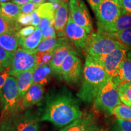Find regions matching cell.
I'll list each match as a JSON object with an SVG mask.
<instances>
[{"instance_id":"3","label":"cell","mask_w":131,"mask_h":131,"mask_svg":"<svg viewBox=\"0 0 131 131\" xmlns=\"http://www.w3.org/2000/svg\"><path fill=\"white\" fill-rule=\"evenodd\" d=\"M1 104V119L13 118L23 111L16 80L14 77L9 75L3 86Z\"/></svg>"},{"instance_id":"16","label":"cell","mask_w":131,"mask_h":131,"mask_svg":"<svg viewBox=\"0 0 131 131\" xmlns=\"http://www.w3.org/2000/svg\"><path fill=\"white\" fill-rule=\"evenodd\" d=\"M69 3L61 2L60 7L55 12L54 28L60 37L65 35L64 30L68 23L69 16Z\"/></svg>"},{"instance_id":"14","label":"cell","mask_w":131,"mask_h":131,"mask_svg":"<svg viewBox=\"0 0 131 131\" xmlns=\"http://www.w3.org/2000/svg\"><path fill=\"white\" fill-rule=\"evenodd\" d=\"M98 126L95 117L91 113H83L72 123L60 131H96Z\"/></svg>"},{"instance_id":"34","label":"cell","mask_w":131,"mask_h":131,"mask_svg":"<svg viewBox=\"0 0 131 131\" xmlns=\"http://www.w3.org/2000/svg\"><path fill=\"white\" fill-rule=\"evenodd\" d=\"M32 18L30 14H20L18 16L16 19V23L20 26H27L32 24Z\"/></svg>"},{"instance_id":"10","label":"cell","mask_w":131,"mask_h":131,"mask_svg":"<svg viewBox=\"0 0 131 131\" xmlns=\"http://www.w3.org/2000/svg\"><path fill=\"white\" fill-rule=\"evenodd\" d=\"M82 63L76 54H70L65 59L61 69L62 79L70 85L78 84L81 78Z\"/></svg>"},{"instance_id":"30","label":"cell","mask_w":131,"mask_h":131,"mask_svg":"<svg viewBox=\"0 0 131 131\" xmlns=\"http://www.w3.org/2000/svg\"><path fill=\"white\" fill-rule=\"evenodd\" d=\"M113 114H114L117 118L131 120V107L126 104H121L114 109Z\"/></svg>"},{"instance_id":"29","label":"cell","mask_w":131,"mask_h":131,"mask_svg":"<svg viewBox=\"0 0 131 131\" xmlns=\"http://www.w3.org/2000/svg\"><path fill=\"white\" fill-rule=\"evenodd\" d=\"M120 101L126 105L131 107V86L129 83L118 86Z\"/></svg>"},{"instance_id":"25","label":"cell","mask_w":131,"mask_h":131,"mask_svg":"<svg viewBox=\"0 0 131 131\" xmlns=\"http://www.w3.org/2000/svg\"><path fill=\"white\" fill-rule=\"evenodd\" d=\"M38 15L41 18H47L50 19L52 22L55 23V10L53 7L52 3H45L40 5L35 10Z\"/></svg>"},{"instance_id":"20","label":"cell","mask_w":131,"mask_h":131,"mask_svg":"<svg viewBox=\"0 0 131 131\" xmlns=\"http://www.w3.org/2000/svg\"><path fill=\"white\" fill-rule=\"evenodd\" d=\"M36 69H33L21 73L16 77V83L18 89L19 99L22 101L23 98L25 95L29 88L32 84L33 73Z\"/></svg>"},{"instance_id":"38","label":"cell","mask_w":131,"mask_h":131,"mask_svg":"<svg viewBox=\"0 0 131 131\" xmlns=\"http://www.w3.org/2000/svg\"><path fill=\"white\" fill-rule=\"evenodd\" d=\"M122 13H131V0H118Z\"/></svg>"},{"instance_id":"23","label":"cell","mask_w":131,"mask_h":131,"mask_svg":"<svg viewBox=\"0 0 131 131\" xmlns=\"http://www.w3.org/2000/svg\"><path fill=\"white\" fill-rule=\"evenodd\" d=\"M0 46L7 51L15 52L18 49V38L15 35H0Z\"/></svg>"},{"instance_id":"31","label":"cell","mask_w":131,"mask_h":131,"mask_svg":"<svg viewBox=\"0 0 131 131\" xmlns=\"http://www.w3.org/2000/svg\"><path fill=\"white\" fill-rule=\"evenodd\" d=\"M55 50L50 52H35V58L38 66L49 64L55 52Z\"/></svg>"},{"instance_id":"48","label":"cell","mask_w":131,"mask_h":131,"mask_svg":"<svg viewBox=\"0 0 131 131\" xmlns=\"http://www.w3.org/2000/svg\"><path fill=\"white\" fill-rule=\"evenodd\" d=\"M0 14H1V6H0Z\"/></svg>"},{"instance_id":"22","label":"cell","mask_w":131,"mask_h":131,"mask_svg":"<svg viewBox=\"0 0 131 131\" xmlns=\"http://www.w3.org/2000/svg\"><path fill=\"white\" fill-rule=\"evenodd\" d=\"M1 14L4 18L10 21H16L21 14V6L13 2L0 3Z\"/></svg>"},{"instance_id":"42","label":"cell","mask_w":131,"mask_h":131,"mask_svg":"<svg viewBox=\"0 0 131 131\" xmlns=\"http://www.w3.org/2000/svg\"><path fill=\"white\" fill-rule=\"evenodd\" d=\"M32 0H12L13 3H15L16 4L19 5V6H23V5L27 4V3H30Z\"/></svg>"},{"instance_id":"5","label":"cell","mask_w":131,"mask_h":131,"mask_svg":"<svg viewBox=\"0 0 131 131\" xmlns=\"http://www.w3.org/2000/svg\"><path fill=\"white\" fill-rule=\"evenodd\" d=\"M118 94V86L112 80L108 79L98 91L94 100L98 110L107 114H113L114 109L122 104Z\"/></svg>"},{"instance_id":"26","label":"cell","mask_w":131,"mask_h":131,"mask_svg":"<svg viewBox=\"0 0 131 131\" xmlns=\"http://www.w3.org/2000/svg\"><path fill=\"white\" fill-rule=\"evenodd\" d=\"M106 34L118 41L119 42H121L122 45H123L129 50L131 49V28L119 31L117 32Z\"/></svg>"},{"instance_id":"2","label":"cell","mask_w":131,"mask_h":131,"mask_svg":"<svg viewBox=\"0 0 131 131\" xmlns=\"http://www.w3.org/2000/svg\"><path fill=\"white\" fill-rule=\"evenodd\" d=\"M108 79L109 78L103 65L87 54L81 88L77 95L82 101L91 103L95 100L99 90Z\"/></svg>"},{"instance_id":"19","label":"cell","mask_w":131,"mask_h":131,"mask_svg":"<svg viewBox=\"0 0 131 131\" xmlns=\"http://www.w3.org/2000/svg\"><path fill=\"white\" fill-rule=\"evenodd\" d=\"M42 40L41 30L36 27L32 35L26 38H18L19 46L21 48L30 52H34L37 48Z\"/></svg>"},{"instance_id":"1","label":"cell","mask_w":131,"mask_h":131,"mask_svg":"<svg viewBox=\"0 0 131 131\" xmlns=\"http://www.w3.org/2000/svg\"><path fill=\"white\" fill-rule=\"evenodd\" d=\"M40 111L41 121H47L62 128L83 114L78 100L64 86L50 90L40 104Z\"/></svg>"},{"instance_id":"50","label":"cell","mask_w":131,"mask_h":131,"mask_svg":"<svg viewBox=\"0 0 131 131\" xmlns=\"http://www.w3.org/2000/svg\"><path fill=\"white\" fill-rule=\"evenodd\" d=\"M96 131H100V130H96Z\"/></svg>"},{"instance_id":"37","label":"cell","mask_w":131,"mask_h":131,"mask_svg":"<svg viewBox=\"0 0 131 131\" xmlns=\"http://www.w3.org/2000/svg\"><path fill=\"white\" fill-rule=\"evenodd\" d=\"M13 118H0V131L12 130Z\"/></svg>"},{"instance_id":"24","label":"cell","mask_w":131,"mask_h":131,"mask_svg":"<svg viewBox=\"0 0 131 131\" xmlns=\"http://www.w3.org/2000/svg\"><path fill=\"white\" fill-rule=\"evenodd\" d=\"M21 26L16 21L7 20L0 15V35L1 34H9L15 35L21 29Z\"/></svg>"},{"instance_id":"4","label":"cell","mask_w":131,"mask_h":131,"mask_svg":"<svg viewBox=\"0 0 131 131\" xmlns=\"http://www.w3.org/2000/svg\"><path fill=\"white\" fill-rule=\"evenodd\" d=\"M119 49L127 48L111 36L98 32L92 33L89 35L85 50L87 54L95 60H99Z\"/></svg>"},{"instance_id":"33","label":"cell","mask_w":131,"mask_h":131,"mask_svg":"<svg viewBox=\"0 0 131 131\" xmlns=\"http://www.w3.org/2000/svg\"><path fill=\"white\" fill-rule=\"evenodd\" d=\"M36 27L33 26H28L23 27L18 32L16 36L18 38H26L32 35L35 32Z\"/></svg>"},{"instance_id":"11","label":"cell","mask_w":131,"mask_h":131,"mask_svg":"<svg viewBox=\"0 0 131 131\" xmlns=\"http://www.w3.org/2000/svg\"><path fill=\"white\" fill-rule=\"evenodd\" d=\"M127 49H119L115 50L98 60L103 65L106 73L111 80L117 74L119 66L127 57L129 52Z\"/></svg>"},{"instance_id":"45","label":"cell","mask_w":131,"mask_h":131,"mask_svg":"<svg viewBox=\"0 0 131 131\" xmlns=\"http://www.w3.org/2000/svg\"><path fill=\"white\" fill-rule=\"evenodd\" d=\"M58 1H60V2H64V3H69V2L70 0H58Z\"/></svg>"},{"instance_id":"32","label":"cell","mask_w":131,"mask_h":131,"mask_svg":"<svg viewBox=\"0 0 131 131\" xmlns=\"http://www.w3.org/2000/svg\"><path fill=\"white\" fill-rule=\"evenodd\" d=\"M110 131H131V120L117 118Z\"/></svg>"},{"instance_id":"17","label":"cell","mask_w":131,"mask_h":131,"mask_svg":"<svg viewBox=\"0 0 131 131\" xmlns=\"http://www.w3.org/2000/svg\"><path fill=\"white\" fill-rule=\"evenodd\" d=\"M131 28V13H121L120 16L112 24L98 30V32L111 34Z\"/></svg>"},{"instance_id":"18","label":"cell","mask_w":131,"mask_h":131,"mask_svg":"<svg viewBox=\"0 0 131 131\" xmlns=\"http://www.w3.org/2000/svg\"><path fill=\"white\" fill-rule=\"evenodd\" d=\"M112 80L117 86L131 82V58L127 55L119 66L117 74Z\"/></svg>"},{"instance_id":"27","label":"cell","mask_w":131,"mask_h":131,"mask_svg":"<svg viewBox=\"0 0 131 131\" xmlns=\"http://www.w3.org/2000/svg\"><path fill=\"white\" fill-rule=\"evenodd\" d=\"M14 52L7 51L0 46V73L9 70L12 64Z\"/></svg>"},{"instance_id":"44","label":"cell","mask_w":131,"mask_h":131,"mask_svg":"<svg viewBox=\"0 0 131 131\" xmlns=\"http://www.w3.org/2000/svg\"><path fill=\"white\" fill-rule=\"evenodd\" d=\"M9 1H10V0H0V3H4L9 2Z\"/></svg>"},{"instance_id":"12","label":"cell","mask_w":131,"mask_h":131,"mask_svg":"<svg viewBox=\"0 0 131 131\" xmlns=\"http://www.w3.org/2000/svg\"><path fill=\"white\" fill-rule=\"evenodd\" d=\"M64 34L77 49L78 50L86 49L89 37V34L84 29L75 23L70 14L66 26Z\"/></svg>"},{"instance_id":"41","label":"cell","mask_w":131,"mask_h":131,"mask_svg":"<svg viewBox=\"0 0 131 131\" xmlns=\"http://www.w3.org/2000/svg\"><path fill=\"white\" fill-rule=\"evenodd\" d=\"M102 0H88V3H89L90 6L93 10L95 14H96V11H97L98 8L99 7L100 4Z\"/></svg>"},{"instance_id":"7","label":"cell","mask_w":131,"mask_h":131,"mask_svg":"<svg viewBox=\"0 0 131 131\" xmlns=\"http://www.w3.org/2000/svg\"><path fill=\"white\" fill-rule=\"evenodd\" d=\"M121 13L118 0H102L95 14L98 30L113 23Z\"/></svg>"},{"instance_id":"9","label":"cell","mask_w":131,"mask_h":131,"mask_svg":"<svg viewBox=\"0 0 131 131\" xmlns=\"http://www.w3.org/2000/svg\"><path fill=\"white\" fill-rule=\"evenodd\" d=\"M70 54H76L77 52L73 46V44L67 37H60V43L49 63L52 72L60 79H62L61 69L63 63Z\"/></svg>"},{"instance_id":"21","label":"cell","mask_w":131,"mask_h":131,"mask_svg":"<svg viewBox=\"0 0 131 131\" xmlns=\"http://www.w3.org/2000/svg\"><path fill=\"white\" fill-rule=\"evenodd\" d=\"M52 72L49 64L38 66L34 70L32 76V84H40L44 86L50 81Z\"/></svg>"},{"instance_id":"43","label":"cell","mask_w":131,"mask_h":131,"mask_svg":"<svg viewBox=\"0 0 131 131\" xmlns=\"http://www.w3.org/2000/svg\"><path fill=\"white\" fill-rule=\"evenodd\" d=\"M32 2L35 3V4L38 5V6H40V5L45 3L46 0H32Z\"/></svg>"},{"instance_id":"28","label":"cell","mask_w":131,"mask_h":131,"mask_svg":"<svg viewBox=\"0 0 131 131\" xmlns=\"http://www.w3.org/2000/svg\"><path fill=\"white\" fill-rule=\"evenodd\" d=\"M60 43V38H50L41 41L34 52H50L55 50Z\"/></svg>"},{"instance_id":"40","label":"cell","mask_w":131,"mask_h":131,"mask_svg":"<svg viewBox=\"0 0 131 131\" xmlns=\"http://www.w3.org/2000/svg\"><path fill=\"white\" fill-rule=\"evenodd\" d=\"M31 16H32V26H34L35 27H37L41 22V18L38 15L35 10L32 13H31Z\"/></svg>"},{"instance_id":"49","label":"cell","mask_w":131,"mask_h":131,"mask_svg":"<svg viewBox=\"0 0 131 131\" xmlns=\"http://www.w3.org/2000/svg\"><path fill=\"white\" fill-rule=\"evenodd\" d=\"M129 84H130V86H131V82H130V83H129Z\"/></svg>"},{"instance_id":"47","label":"cell","mask_w":131,"mask_h":131,"mask_svg":"<svg viewBox=\"0 0 131 131\" xmlns=\"http://www.w3.org/2000/svg\"><path fill=\"white\" fill-rule=\"evenodd\" d=\"M47 1L49 3H53V2H55V1H58V0H47Z\"/></svg>"},{"instance_id":"15","label":"cell","mask_w":131,"mask_h":131,"mask_svg":"<svg viewBox=\"0 0 131 131\" xmlns=\"http://www.w3.org/2000/svg\"><path fill=\"white\" fill-rule=\"evenodd\" d=\"M45 89L40 84H32L21 101L23 111L28 109L35 104H38L43 98Z\"/></svg>"},{"instance_id":"6","label":"cell","mask_w":131,"mask_h":131,"mask_svg":"<svg viewBox=\"0 0 131 131\" xmlns=\"http://www.w3.org/2000/svg\"><path fill=\"white\" fill-rule=\"evenodd\" d=\"M37 67L35 52L18 48L14 52L12 64L9 69V73L10 76L16 78L21 73L36 69Z\"/></svg>"},{"instance_id":"36","label":"cell","mask_w":131,"mask_h":131,"mask_svg":"<svg viewBox=\"0 0 131 131\" xmlns=\"http://www.w3.org/2000/svg\"><path fill=\"white\" fill-rule=\"evenodd\" d=\"M40 6L33 2H30L21 6V14H30Z\"/></svg>"},{"instance_id":"46","label":"cell","mask_w":131,"mask_h":131,"mask_svg":"<svg viewBox=\"0 0 131 131\" xmlns=\"http://www.w3.org/2000/svg\"><path fill=\"white\" fill-rule=\"evenodd\" d=\"M127 56H128L130 58H131V49L129 50L128 53H127Z\"/></svg>"},{"instance_id":"35","label":"cell","mask_w":131,"mask_h":131,"mask_svg":"<svg viewBox=\"0 0 131 131\" xmlns=\"http://www.w3.org/2000/svg\"><path fill=\"white\" fill-rule=\"evenodd\" d=\"M42 40L50 38H56L55 28L53 26H49L42 29Z\"/></svg>"},{"instance_id":"8","label":"cell","mask_w":131,"mask_h":131,"mask_svg":"<svg viewBox=\"0 0 131 131\" xmlns=\"http://www.w3.org/2000/svg\"><path fill=\"white\" fill-rule=\"evenodd\" d=\"M70 15L73 21L91 34L93 24L89 10L83 0H70L69 2Z\"/></svg>"},{"instance_id":"39","label":"cell","mask_w":131,"mask_h":131,"mask_svg":"<svg viewBox=\"0 0 131 131\" xmlns=\"http://www.w3.org/2000/svg\"><path fill=\"white\" fill-rule=\"evenodd\" d=\"M9 76V70L0 73V102L1 103V95H2V89L3 86L7 80L8 77Z\"/></svg>"},{"instance_id":"13","label":"cell","mask_w":131,"mask_h":131,"mask_svg":"<svg viewBox=\"0 0 131 131\" xmlns=\"http://www.w3.org/2000/svg\"><path fill=\"white\" fill-rule=\"evenodd\" d=\"M40 115L27 111L13 118L11 131H40Z\"/></svg>"}]
</instances>
